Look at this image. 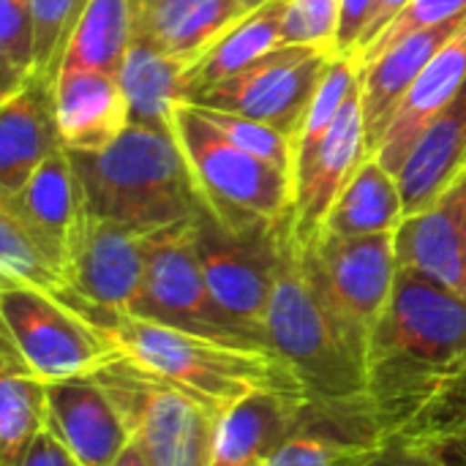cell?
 <instances>
[{
	"instance_id": "ffe728a7",
	"label": "cell",
	"mask_w": 466,
	"mask_h": 466,
	"mask_svg": "<svg viewBox=\"0 0 466 466\" xmlns=\"http://www.w3.org/2000/svg\"><path fill=\"white\" fill-rule=\"evenodd\" d=\"M311 399L289 390H257L218 415L216 464L262 466L298 429Z\"/></svg>"
},
{
	"instance_id": "52a82bcc",
	"label": "cell",
	"mask_w": 466,
	"mask_h": 466,
	"mask_svg": "<svg viewBox=\"0 0 466 466\" xmlns=\"http://www.w3.org/2000/svg\"><path fill=\"white\" fill-rule=\"evenodd\" d=\"M0 322L3 339L44 382L98 374L126 358L112 333L33 287L0 284Z\"/></svg>"
},
{
	"instance_id": "7402d4cb",
	"label": "cell",
	"mask_w": 466,
	"mask_h": 466,
	"mask_svg": "<svg viewBox=\"0 0 466 466\" xmlns=\"http://www.w3.org/2000/svg\"><path fill=\"white\" fill-rule=\"evenodd\" d=\"M0 205L8 208L27 227V232L63 270L68 238L82 213L68 150L63 147L52 153L46 161H41L16 194L0 197Z\"/></svg>"
},
{
	"instance_id": "5b68a950",
	"label": "cell",
	"mask_w": 466,
	"mask_h": 466,
	"mask_svg": "<svg viewBox=\"0 0 466 466\" xmlns=\"http://www.w3.org/2000/svg\"><path fill=\"white\" fill-rule=\"evenodd\" d=\"M172 137L205 208L218 221L240 229L251 224L279 227L292 218V175L238 147L194 104L175 106Z\"/></svg>"
},
{
	"instance_id": "8d00e7d4",
	"label": "cell",
	"mask_w": 466,
	"mask_h": 466,
	"mask_svg": "<svg viewBox=\"0 0 466 466\" xmlns=\"http://www.w3.org/2000/svg\"><path fill=\"white\" fill-rule=\"evenodd\" d=\"M360 466H445V461L415 437H388Z\"/></svg>"
},
{
	"instance_id": "ee69618b",
	"label": "cell",
	"mask_w": 466,
	"mask_h": 466,
	"mask_svg": "<svg viewBox=\"0 0 466 466\" xmlns=\"http://www.w3.org/2000/svg\"><path fill=\"white\" fill-rule=\"evenodd\" d=\"M137 3H150V0H137Z\"/></svg>"
},
{
	"instance_id": "ab89813d",
	"label": "cell",
	"mask_w": 466,
	"mask_h": 466,
	"mask_svg": "<svg viewBox=\"0 0 466 466\" xmlns=\"http://www.w3.org/2000/svg\"><path fill=\"white\" fill-rule=\"evenodd\" d=\"M410 0H374V11H371V19H369V27H366V35H363V41H360V46H358V52H355V63L363 57V52L377 41V35L404 11V5H407Z\"/></svg>"
},
{
	"instance_id": "7a4b0ae2",
	"label": "cell",
	"mask_w": 466,
	"mask_h": 466,
	"mask_svg": "<svg viewBox=\"0 0 466 466\" xmlns=\"http://www.w3.org/2000/svg\"><path fill=\"white\" fill-rule=\"evenodd\" d=\"M82 213L153 235L205 205L172 131L131 123L98 153L68 150Z\"/></svg>"
},
{
	"instance_id": "cb8c5ba5",
	"label": "cell",
	"mask_w": 466,
	"mask_h": 466,
	"mask_svg": "<svg viewBox=\"0 0 466 466\" xmlns=\"http://www.w3.org/2000/svg\"><path fill=\"white\" fill-rule=\"evenodd\" d=\"M248 14L240 0L137 3V38L191 66L227 27Z\"/></svg>"
},
{
	"instance_id": "4316f807",
	"label": "cell",
	"mask_w": 466,
	"mask_h": 466,
	"mask_svg": "<svg viewBox=\"0 0 466 466\" xmlns=\"http://www.w3.org/2000/svg\"><path fill=\"white\" fill-rule=\"evenodd\" d=\"M46 431V382L3 339L0 344V466H19Z\"/></svg>"
},
{
	"instance_id": "836d02e7",
	"label": "cell",
	"mask_w": 466,
	"mask_h": 466,
	"mask_svg": "<svg viewBox=\"0 0 466 466\" xmlns=\"http://www.w3.org/2000/svg\"><path fill=\"white\" fill-rule=\"evenodd\" d=\"M341 0H287L284 14V44L287 46H317L333 55L339 35Z\"/></svg>"
},
{
	"instance_id": "d6a6232c",
	"label": "cell",
	"mask_w": 466,
	"mask_h": 466,
	"mask_svg": "<svg viewBox=\"0 0 466 466\" xmlns=\"http://www.w3.org/2000/svg\"><path fill=\"white\" fill-rule=\"evenodd\" d=\"M227 139H232L238 147L248 150L251 156L284 169L292 175V167H295V142L287 131L270 126V123H262V120H254V117H246V115H232V112H221V109H205V106H197Z\"/></svg>"
},
{
	"instance_id": "d590c367",
	"label": "cell",
	"mask_w": 466,
	"mask_h": 466,
	"mask_svg": "<svg viewBox=\"0 0 466 466\" xmlns=\"http://www.w3.org/2000/svg\"><path fill=\"white\" fill-rule=\"evenodd\" d=\"M448 431H466V374L448 388L401 437H434Z\"/></svg>"
},
{
	"instance_id": "74e56055",
	"label": "cell",
	"mask_w": 466,
	"mask_h": 466,
	"mask_svg": "<svg viewBox=\"0 0 466 466\" xmlns=\"http://www.w3.org/2000/svg\"><path fill=\"white\" fill-rule=\"evenodd\" d=\"M371 11H374V0H341L339 35H336V46H333L336 57H355V52L366 35Z\"/></svg>"
},
{
	"instance_id": "ba28073f",
	"label": "cell",
	"mask_w": 466,
	"mask_h": 466,
	"mask_svg": "<svg viewBox=\"0 0 466 466\" xmlns=\"http://www.w3.org/2000/svg\"><path fill=\"white\" fill-rule=\"evenodd\" d=\"M191 221L147 238L145 281L128 314L205 339L270 350L259 333L238 322L216 300L194 248Z\"/></svg>"
},
{
	"instance_id": "4dcf8cb0",
	"label": "cell",
	"mask_w": 466,
	"mask_h": 466,
	"mask_svg": "<svg viewBox=\"0 0 466 466\" xmlns=\"http://www.w3.org/2000/svg\"><path fill=\"white\" fill-rule=\"evenodd\" d=\"M0 68L3 96L19 87L35 71L33 0H0Z\"/></svg>"
},
{
	"instance_id": "3957f363",
	"label": "cell",
	"mask_w": 466,
	"mask_h": 466,
	"mask_svg": "<svg viewBox=\"0 0 466 466\" xmlns=\"http://www.w3.org/2000/svg\"><path fill=\"white\" fill-rule=\"evenodd\" d=\"M109 333L131 363L183 390L216 415L257 390L306 396L298 377L273 350L216 341L131 314L115 317Z\"/></svg>"
},
{
	"instance_id": "7c38bea8",
	"label": "cell",
	"mask_w": 466,
	"mask_h": 466,
	"mask_svg": "<svg viewBox=\"0 0 466 466\" xmlns=\"http://www.w3.org/2000/svg\"><path fill=\"white\" fill-rule=\"evenodd\" d=\"M330 57L317 46H279L248 68L191 93L188 104L270 123L295 142Z\"/></svg>"
},
{
	"instance_id": "277c9868",
	"label": "cell",
	"mask_w": 466,
	"mask_h": 466,
	"mask_svg": "<svg viewBox=\"0 0 466 466\" xmlns=\"http://www.w3.org/2000/svg\"><path fill=\"white\" fill-rule=\"evenodd\" d=\"M262 330L268 347L289 366L311 401L366 399V363L309 281L303 246L292 229L284 238Z\"/></svg>"
},
{
	"instance_id": "7bdbcfd3",
	"label": "cell",
	"mask_w": 466,
	"mask_h": 466,
	"mask_svg": "<svg viewBox=\"0 0 466 466\" xmlns=\"http://www.w3.org/2000/svg\"><path fill=\"white\" fill-rule=\"evenodd\" d=\"M268 0H240V5L246 8V11H254V8H259V5H265Z\"/></svg>"
},
{
	"instance_id": "83f0119b",
	"label": "cell",
	"mask_w": 466,
	"mask_h": 466,
	"mask_svg": "<svg viewBox=\"0 0 466 466\" xmlns=\"http://www.w3.org/2000/svg\"><path fill=\"white\" fill-rule=\"evenodd\" d=\"M186 63L156 49L145 38H134L120 68V85L131 106V123L172 131V112L183 101Z\"/></svg>"
},
{
	"instance_id": "484cf974",
	"label": "cell",
	"mask_w": 466,
	"mask_h": 466,
	"mask_svg": "<svg viewBox=\"0 0 466 466\" xmlns=\"http://www.w3.org/2000/svg\"><path fill=\"white\" fill-rule=\"evenodd\" d=\"M404 218L407 213L396 175L388 172L374 153H369L333 202L322 232L339 238L382 235L396 232Z\"/></svg>"
},
{
	"instance_id": "8fae6325",
	"label": "cell",
	"mask_w": 466,
	"mask_h": 466,
	"mask_svg": "<svg viewBox=\"0 0 466 466\" xmlns=\"http://www.w3.org/2000/svg\"><path fill=\"white\" fill-rule=\"evenodd\" d=\"M287 224L227 227L205 205L191 221L194 248L216 300L265 339L262 322L276 284Z\"/></svg>"
},
{
	"instance_id": "f1b7e54d",
	"label": "cell",
	"mask_w": 466,
	"mask_h": 466,
	"mask_svg": "<svg viewBox=\"0 0 466 466\" xmlns=\"http://www.w3.org/2000/svg\"><path fill=\"white\" fill-rule=\"evenodd\" d=\"M137 38V0H90L60 68H93L120 76Z\"/></svg>"
},
{
	"instance_id": "5bb4252c",
	"label": "cell",
	"mask_w": 466,
	"mask_h": 466,
	"mask_svg": "<svg viewBox=\"0 0 466 466\" xmlns=\"http://www.w3.org/2000/svg\"><path fill=\"white\" fill-rule=\"evenodd\" d=\"M46 431L79 466H112L134 440L98 374L46 382Z\"/></svg>"
},
{
	"instance_id": "9c48e42d",
	"label": "cell",
	"mask_w": 466,
	"mask_h": 466,
	"mask_svg": "<svg viewBox=\"0 0 466 466\" xmlns=\"http://www.w3.org/2000/svg\"><path fill=\"white\" fill-rule=\"evenodd\" d=\"M117 401L134 442L153 466L216 464L218 415L183 390L150 377L128 358L98 371Z\"/></svg>"
},
{
	"instance_id": "ac0fdd59",
	"label": "cell",
	"mask_w": 466,
	"mask_h": 466,
	"mask_svg": "<svg viewBox=\"0 0 466 466\" xmlns=\"http://www.w3.org/2000/svg\"><path fill=\"white\" fill-rule=\"evenodd\" d=\"M55 112L66 150L76 153H98L131 126V106L120 76L93 68L57 71Z\"/></svg>"
},
{
	"instance_id": "1f68e13d",
	"label": "cell",
	"mask_w": 466,
	"mask_h": 466,
	"mask_svg": "<svg viewBox=\"0 0 466 466\" xmlns=\"http://www.w3.org/2000/svg\"><path fill=\"white\" fill-rule=\"evenodd\" d=\"M90 0H33L35 22V71L55 82L68 41Z\"/></svg>"
},
{
	"instance_id": "2e32d148",
	"label": "cell",
	"mask_w": 466,
	"mask_h": 466,
	"mask_svg": "<svg viewBox=\"0 0 466 466\" xmlns=\"http://www.w3.org/2000/svg\"><path fill=\"white\" fill-rule=\"evenodd\" d=\"M396 257L399 268L466 298V167L429 208L401 221Z\"/></svg>"
},
{
	"instance_id": "9a60e30c",
	"label": "cell",
	"mask_w": 466,
	"mask_h": 466,
	"mask_svg": "<svg viewBox=\"0 0 466 466\" xmlns=\"http://www.w3.org/2000/svg\"><path fill=\"white\" fill-rule=\"evenodd\" d=\"M385 440L369 396L309 401L298 429L262 466H360Z\"/></svg>"
},
{
	"instance_id": "f35d334b",
	"label": "cell",
	"mask_w": 466,
	"mask_h": 466,
	"mask_svg": "<svg viewBox=\"0 0 466 466\" xmlns=\"http://www.w3.org/2000/svg\"><path fill=\"white\" fill-rule=\"evenodd\" d=\"M19 466H79L74 459H71V453L49 434V431H44L35 442H33V448L27 451V456L22 459V464Z\"/></svg>"
},
{
	"instance_id": "30bf717a",
	"label": "cell",
	"mask_w": 466,
	"mask_h": 466,
	"mask_svg": "<svg viewBox=\"0 0 466 466\" xmlns=\"http://www.w3.org/2000/svg\"><path fill=\"white\" fill-rule=\"evenodd\" d=\"M147 238L131 227L79 213L66 248V306L109 333L115 317L128 314L147 265Z\"/></svg>"
},
{
	"instance_id": "44dd1931",
	"label": "cell",
	"mask_w": 466,
	"mask_h": 466,
	"mask_svg": "<svg viewBox=\"0 0 466 466\" xmlns=\"http://www.w3.org/2000/svg\"><path fill=\"white\" fill-rule=\"evenodd\" d=\"M464 22L466 14L453 22L404 35L390 49L360 66V104H363L369 153H374L377 142L382 139L396 106L401 104L412 82L431 63V57L461 30Z\"/></svg>"
},
{
	"instance_id": "60d3db41",
	"label": "cell",
	"mask_w": 466,
	"mask_h": 466,
	"mask_svg": "<svg viewBox=\"0 0 466 466\" xmlns=\"http://www.w3.org/2000/svg\"><path fill=\"white\" fill-rule=\"evenodd\" d=\"M420 440L445 461V466H466V431H448V434H434V437H420Z\"/></svg>"
},
{
	"instance_id": "d4e9b609",
	"label": "cell",
	"mask_w": 466,
	"mask_h": 466,
	"mask_svg": "<svg viewBox=\"0 0 466 466\" xmlns=\"http://www.w3.org/2000/svg\"><path fill=\"white\" fill-rule=\"evenodd\" d=\"M284 14L287 0H268L265 5L243 14L232 27H227L183 74V101L191 93L210 87L251 63L262 60L268 52L284 44Z\"/></svg>"
},
{
	"instance_id": "d6986e66",
	"label": "cell",
	"mask_w": 466,
	"mask_h": 466,
	"mask_svg": "<svg viewBox=\"0 0 466 466\" xmlns=\"http://www.w3.org/2000/svg\"><path fill=\"white\" fill-rule=\"evenodd\" d=\"M466 82V22L461 30L431 57V63L412 82L401 104L396 106L382 139L374 147V156L393 175L404 167L412 145L423 128L461 93Z\"/></svg>"
},
{
	"instance_id": "4fadbf2b",
	"label": "cell",
	"mask_w": 466,
	"mask_h": 466,
	"mask_svg": "<svg viewBox=\"0 0 466 466\" xmlns=\"http://www.w3.org/2000/svg\"><path fill=\"white\" fill-rule=\"evenodd\" d=\"M366 156H369L366 120H363V104L358 87L352 98L344 104L333 128L325 134V139L295 169L292 177L295 199H292L289 229L298 243L306 246L322 232L333 202L339 199L341 188L347 186V180L355 175V169L363 164Z\"/></svg>"
},
{
	"instance_id": "e0dca14e",
	"label": "cell",
	"mask_w": 466,
	"mask_h": 466,
	"mask_svg": "<svg viewBox=\"0 0 466 466\" xmlns=\"http://www.w3.org/2000/svg\"><path fill=\"white\" fill-rule=\"evenodd\" d=\"M63 147L55 82L33 74L0 101V197L16 194L35 167Z\"/></svg>"
},
{
	"instance_id": "b9f144b4",
	"label": "cell",
	"mask_w": 466,
	"mask_h": 466,
	"mask_svg": "<svg viewBox=\"0 0 466 466\" xmlns=\"http://www.w3.org/2000/svg\"><path fill=\"white\" fill-rule=\"evenodd\" d=\"M112 466H153V464H150V459L145 456V451L131 440V445H128L117 459H115V464Z\"/></svg>"
},
{
	"instance_id": "f546056e",
	"label": "cell",
	"mask_w": 466,
	"mask_h": 466,
	"mask_svg": "<svg viewBox=\"0 0 466 466\" xmlns=\"http://www.w3.org/2000/svg\"><path fill=\"white\" fill-rule=\"evenodd\" d=\"M0 281L33 287L55 298L66 295L63 270L27 232V227L3 205H0Z\"/></svg>"
},
{
	"instance_id": "8992f818",
	"label": "cell",
	"mask_w": 466,
	"mask_h": 466,
	"mask_svg": "<svg viewBox=\"0 0 466 466\" xmlns=\"http://www.w3.org/2000/svg\"><path fill=\"white\" fill-rule=\"evenodd\" d=\"M303 268L341 333L366 363L374 328L399 279L396 232L363 238L319 232L303 246Z\"/></svg>"
},
{
	"instance_id": "e575fe53",
	"label": "cell",
	"mask_w": 466,
	"mask_h": 466,
	"mask_svg": "<svg viewBox=\"0 0 466 466\" xmlns=\"http://www.w3.org/2000/svg\"><path fill=\"white\" fill-rule=\"evenodd\" d=\"M466 14V0H410L404 5V11L377 35V41L363 52V57L358 60V66H366L369 60H374L377 55H382L385 49H390L396 41H401L404 35H412L418 30H429L445 22H453Z\"/></svg>"
},
{
	"instance_id": "6da1fadb",
	"label": "cell",
	"mask_w": 466,
	"mask_h": 466,
	"mask_svg": "<svg viewBox=\"0 0 466 466\" xmlns=\"http://www.w3.org/2000/svg\"><path fill=\"white\" fill-rule=\"evenodd\" d=\"M464 374L466 298L399 268L366 355V396L385 434H407Z\"/></svg>"
},
{
	"instance_id": "603a6c76",
	"label": "cell",
	"mask_w": 466,
	"mask_h": 466,
	"mask_svg": "<svg viewBox=\"0 0 466 466\" xmlns=\"http://www.w3.org/2000/svg\"><path fill=\"white\" fill-rule=\"evenodd\" d=\"M466 167V82L461 93L423 128L396 180L404 213L429 208Z\"/></svg>"
}]
</instances>
